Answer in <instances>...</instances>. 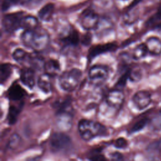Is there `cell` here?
I'll list each match as a JSON object with an SVG mask.
<instances>
[{"label": "cell", "mask_w": 161, "mask_h": 161, "mask_svg": "<svg viewBox=\"0 0 161 161\" xmlns=\"http://www.w3.org/2000/svg\"><path fill=\"white\" fill-rule=\"evenodd\" d=\"M13 65L9 63H4L1 65L0 67V82L4 84L11 76L13 72Z\"/></svg>", "instance_id": "21"}, {"label": "cell", "mask_w": 161, "mask_h": 161, "mask_svg": "<svg viewBox=\"0 0 161 161\" xmlns=\"http://www.w3.org/2000/svg\"><path fill=\"white\" fill-rule=\"evenodd\" d=\"M82 75V71L77 68L63 72L58 78L60 87L65 91H74L80 81Z\"/></svg>", "instance_id": "3"}, {"label": "cell", "mask_w": 161, "mask_h": 161, "mask_svg": "<svg viewBox=\"0 0 161 161\" xmlns=\"http://www.w3.org/2000/svg\"><path fill=\"white\" fill-rule=\"evenodd\" d=\"M19 78L25 86L32 89L35 85V70L31 68L25 67L20 71Z\"/></svg>", "instance_id": "12"}, {"label": "cell", "mask_w": 161, "mask_h": 161, "mask_svg": "<svg viewBox=\"0 0 161 161\" xmlns=\"http://www.w3.org/2000/svg\"><path fill=\"white\" fill-rule=\"evenodd\" d=\"M148 121L149 119L147 118H144L140 119L133 125L130 129V133H135L142 130L148 124Z\"/></svg>", "instance_id": "25"}, {"label": "cell", "mask_w": 161, "mask_h": 161, "mask_svg": "<svg viewBox=\"0 0 161 161\" xmlns=\"http://www.w3.org/2000/svg\"><path fill=\"white\" fill-rule=\"evenodd\" d=\"M54 4L48 3L42 8V9L38 11V17L44 21H48L50 20L53 12L54 10Z\"/></svg>", "instance_id": "20"}, {"label": "cell", "mask_w": 161, "mask_h": 161, "mask_svg": "<svg viewBox=\"0 0 161 161\" xmlns=\"http://www.w3.org/2000/svg\"><path fill=\"white\" fill-rule=\"evenodd\" d=\"M148 52L155 55H158L161 53V40L157 37L152 36L148 38L145 42Z\"/></svg>", "instance_id": "16"}, {"label": "cell", "mask_w": 161, "mask_h": 161, "mask_svg": "<svg viewBox=\"0 0 161 161\" xmlns=\"http://www.w3.org/2000/svg\"><path fill=\"white\" fill-rule=\"evenodd\" d=\"M91 42V35L87 33L85 35L81 40V43L85 45H88Z\"/></svg>", "instance_id": "33"}, {"label": "cell", "mask_w": 161, "mask_h": 161, "mask_svg": "<svg viewBox=\"0 0 161 161\" xmlns=\"http://www.w3.org/2000/svg\"><path fill=\"white\" fill-rule=\"evenodd\" d=\"M140 1H142V0H133L131 4H130V6H128L129 9H131L133 8H134L135 6H136Z\"/></svg>", "instance_id": "34"}, {"label": "cell", "mask_w": 161, "mask_h": 161, "mask_svg": "<svg viewBox=\"0 0 161 161\" xmlns=\"http://www.w3.org/2000/svg\"><path fill=\"white\" fill-rule=\"evenodd\" d=\"M23 45L36 52L45 50L50 43V36L48 33L42 29L25 30L21 36Z\"/></svg>", "instance_id": "1"}, {"label": "cell", "mask_w": 161, "mask_h": 161, "mask_svg": "<svg viewBox=\"0 0 161 161\" xmlns=\"http://www.w3.org/2000/svg\"><path fill=\"white\" fill-rule=\"evenodd\" d=\"M65 46H77L80 41V38L78 31L76 30H72L64 38L61 39Z\"/></svg>", "instance_id": "19"}, {"label": "cell", "mask_w": 161, "mask_h": 161, "mask_svg": "<svg viewBox=\"0 0 161 161\" xmlns=\"http://www.w3.org/2000/svg\"></svg>", "instance_id": "36"}, {"label": "cell", "mask_w": 161, "mask_h": 161, "mask_svg": "<svg viewBox=\"0 0 161 161\" xmlns=\"http://www.w3.org/2000/svg\"><path fill=\"white\" fill-rule=\"evenodd\" d=\"M110 158L111 160H120L123 159V156L120 152H114L110 153Z\"/></svg>", "instance_id": "32"}, {"label": "cell", "mask_w": 161, "mask_h": 161, "mask_svg": "<svg viewBox=\"0 0 161 161\" xmlns=\"http://www.w3.org/2000/svg\"><path fill=\"white\" fill-rule=\"evenodd\" d=\"M43 69L45 73L48 74L51 77H55L60 73V65L57 60L50 58L45 62Z\"/></svg>", "instance_id": "15"}, {"label": "cell", "mask_w": 161, "mask_h": 161, "mask_svg": "<svg viewBox=\"0 0 161 161\" xmlns=\"http://www.w3.org/2000/svg\"><path fill=\"white\" fill-rule=\"evenodd\" d=\"M161 19V9H159L154 15H153L147 21L148 25H152L156 22L157 21Z\"/></svg>", "instance_id": "31"}, {"label": "cell", "mask_w": 161, "mask_h": 161, "mask_svg": "<svg viewBox=\"0 0 161 161\" xmlns=\"http://www.w3.org/2000/svg\"><path fill=\"white\" fill-rule=\"evenodd\" d=\"M128 141L125 138L119 137L117 138L114 143V146L116 148L119 149H124L128 147Z\"/></svg>", "instance_id": "29"}, {"label": "cell", "mask_w": 161, "mask_h": 161, "mask_svg": "<svg viewBox=\"0 0 161 161\" xmlns=\"http://www.w3.org/2000/svg\"><path fill=\"white\" fill-rule=\"evenodd\" d=\"M21 141V138L19 136V135L17 133H13L11 135L7 146L11 150H14L16 149L20 145Z\"/></svg>", "instance_id": "24"}, {"label": "cell", "mask_w": 161, "mask_h": 161, "mask_svg": "<svg viewBox=\"0 0 161 161\" xmlns=\"http://www.w3.org/2000/svg\"><path fill=\"white\" fill-rule=\"evenodd\" d=\"M51 77L48 74L44 73L41 74L37 80V86L39 89L45 93H49L52 91V82Z\"/></svg>", "instance_id": "14"}, {"label": "cell", "mask_w": 161, "mask_h": 161, "mask_svg": "<svg viewBox=\"0 0 161 161\" xmlns=\"http://www.w3.org/2000/svg\"><path fill=\"white\" fill-rule=\"evenodd\" d=\"M125 100V95L121 89H116L110 91L106 96V103L110 107L119 109Z\"/></svg>", "instance_id": "8"}, {"label": "cell", "mask_w": 161, "mask_h": 161, "mask_svg": "<svg viewBox=\"0 0 161 161\" xmlns=\"http://www.w3.org/2000/svg\"><path fill=\"white\" fill-rule=\"evenodd\" d=\"M100 149H94L90 152V154L88 155V158L92 160H103L106 158L101 154Z\"/></svg>", "instance_id": "28"}, {"label": "cell", "mask_w": 161, "mask_h": 161, "mask_svg": "<svg viewBox=\"0 0 161 161\" xmlns=\"http://www.w3.org/2000/svg\"><path fill=\"white\" fill-rule=\"evenodd\" d=\"M19 1V0H3L1 5L2 11H7L11 6L16 4Z\"/></svg>", "instance_id": "30"}, {"label": "cell", "mask_w": 161, "mask_h": 161, "mask_svg": "<svg viewBox=\"0 0 161 161\" xmlns=\"http://www.w3.org/2000/svg\"><path fill=\"white\" fill-rule=\"evenodd\" d=\"M53 107L56 111V114L60 113H71V99L70 97H65L63 99L57 100L54 102Z\"/></svg>", "instance_id": "18"}, {"label": "cell", "mask_w": 161, "mask_h": 161, "mask_svg": "<svg viewBox=\"0 0 161 161\" xmlns=\"http://www.w3.org/2000/svg\"><path fill=\"white\" fill-rule=\"evenodd\" d=\"M147 151L151 153L161 154V138L150 143L147 148Z\"/></svg>", "instance_id": "26"}, {"label": "cell", "mask_w": 161, "mask_h": 161, "mask_svg": "<svg viewBox=\"0 0 161 161\" xmlns=\"http://www.w3.org/2000/svg\"><path fill=\"white\" fill-rule=\"evenodd\" d=\"M148 49L145 43H142L135 47L133 52V58L135 60H139L145 57L148 53Z\"/></svg>", "instance_id": "23"}, {"label": "cell", "mask_w": 161, "mask_h": 161, "mask_svg": "<svg viewBox=\"0 0 161 161\" xmlns=\"http://www.w3.org/2000/svg\"><path fill=\"white\" fill-rule=\"evenodd\" d=\"M12 57L18 64L31 69H33L36 58V55L30 53L22 48H16L14 50Z\"/></svg>", "instance_id": "6"}, {"label": "cell", "mask_w": 161, "mask_h": 161, "mask_svg": "<svg viewBox=\"0 0 161 161\" xmlns=\"http://www.w3.org/2000/svg\"><path fill=\"white\" fill-rule=\"evenodd\" d=\"M78 131L82 140L88 142L97 136H105L106 128L101 123L93 120L82 119L78 123Z\"/></svg>", "instance_id": "2"}, {"label": "cell", "mask_w": 161, "mask_h": 161, "mask_svg": "<svg viewBox=\"0 0 161 161\" xmlns=\"http://www.w3.org/2000/svg\"><path fill=\"white\" fill-rule=\"evenodd\" d=\"M37 19L33 16H24L21 21V28L26 30H33L37 28Z\"/></svg>", "instance_id": "22"}, {"label": "cell", "mask_w": 161, "mask_h": 161, "mask_svg": "<svg viewBox=\"0 0 161 161\" xmlns=\"http://www.w3.org/2000/svg\"><path fill=\"white\" fill-rule=\"evenodd\" d=\"M160 113H161V111H160Z\"/></svg>", "instance_id": "35"}, {"label": "cell", "mask_w": 161, "mask_h": 161, "mask_svg": "<svg viewBox=\"0 0 161 161\" xmlns=\"http://www.w3.org/2000/svg\"><path fill=\"white\" fill-rule=\"evenodd\" d=\"M25 94V89L16 82H13L7 91V97L12 101H21Z\"/></svg>", "instance_id": "13"}, {"label": "cell", "mask_w": 161, "mask_h": 161, "mask_svg": "<svg viewBox=\"0 0 161 161\" xmlns=\"http://www.w3.org/2000/svg\"><path fill=\"white\" fill-rule=\"evenodd\" d=\"M23 17V13L22 12L13 13L4 15L2 20L4 30L8 33H11L21 28Z\"/></svg>", "instance_id": "5"}, {"label": "cell", "mask_w": 161, "mask_h": 161, "mask_svg": "<svg viewBox=\"0 0 161 161\" xmlns=\"http://www.w3.org/2000/svg\"><path fill=\"white\" fill-rule=\"evenodd\" d=\"M72 145L70 138L63 132H55L50 138L49 145L50 150L55 153L65 152Z\"/></svg>", "instance_id": "4"}, {"label": "cell", "mask_w": 161, "mask_h": 161, "mask_svg": "<svg viewBox=\"0 0 161 161\" xmlns=\"http://www.w3.org/2000/svg\"><path fill=\"white\" fill-rule=\"evenodd\" d=\"M151 95L147 91H140L136 92L132 97V101L135 106L138 109L146 108L151 103Z\"/></svg>", "instance_id": "10"}, {"label": "cell", "mask_w": 161, "mask_h": 161, "mask_svg": "<svg viewBox=\"0 0 161 161\" xmlns=\"http://www.w3.org/2000/svg\"><path fill=\"white\" fill-rule=\"evenodd\" d=\"M80 24L86 30L95 29L97 26L98 17L92 11L86 10L81 15Z\"/></svg>", "instance_id": "9"}, {"label": "cell", "mask_w": 161, "mask_h": 161, "mask_svg": "<svg viewBox=\"0 0 161 161\" xmlns=\"http://www.w3.org/2000/svg\"><path fill=\"white\" fill-rule=\"evenodd\" d=\"M117 48V45L113 43H108L102 45H97L92 47L89 51L88 57L89 60L93 59L94 57L109 52L114 51Z\"/></svg>", "instance_id": "11"}, {"label": "cell", "mask_w": 161, "mask_h": 161, "mask_svg": "<svg viewBox=\"0 0 161 161\" xmlns=\"http://www.w3.org/2000/svg\"><path fill=\"white\" fill-rule=\"evenodd\" d=\"M23 102H20L18 105H10L7 115V121L11 125H14L18 119V117L23 107Z\"/></svg>", "instance_id": "17"}, {"label": "cell", "mask_w": 161, "mask_h": 161, "mask_svg": "<svg viewBox=\"0 0 161 161\" xmlns=\"http://www.w3.org/2000/svg\"><path fill=\"white\" fill-rule=\"evenodd\" d=\"M88 75L91 81L96 84H100L106 81L108 78L109 70L104 65H95L90 68Z\"/></svg>", "instance_id": "7"}, {"label": "cell", "mask_w": 161, "mask_h": 161, "mask_svg": "<svg viewBox=\"0 0 161 161\" xmlns=\"http://www.w3.org/2000/svg\"><path fill=\"white\" fill-rule=\"evenodd\" d=\"M130 70H126L125 71V72L120 76L119 79L118 80L116 84V89H120L121 88H123L125 87L127 79H129L130 77Z\"/></svg>", "instance_id": "27"}]
</instances>
